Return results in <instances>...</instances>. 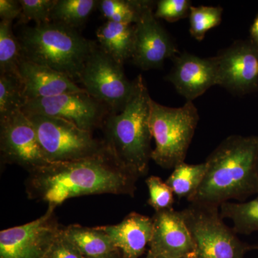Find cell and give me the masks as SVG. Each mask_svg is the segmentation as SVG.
Instances as JSON below:
<instances>
[{
	"label": "cell",
	"mask_w": 258,
	"mask_h": 258,
	"mask_svg": "<svg viewBox=\"0 0 258 258\" xmlns=\"http://www.w3.org/2000/svg\"><path fill=\"white\" fill-rule=\"evenodd\" d=\"M144 258H161L159 257H155V256H153L152 254H147V255Z\"/></svg>",
	"instance_id": "obj_34"
},
{
	"label": "cell",
	"mask_w": 258,
	"mask_h": 258,
	"mask_svg": "<svg viewBox=\"0 0 258 258\" xmlns=\"http://www.w3.org/2000/svg\"><path fill=\"white\" fill-rule=\"evenodd\" d=\"M27 115L35 127L40 147L49 163L82 160L107 152L103 141L93 138L92 132L80 128L69 120Z\"/></svg>",
	"instance_id": "obj_6"
},
{
	"label": "cell",
	"mask_w": 258,
	"mask_h": 258,
	"mask_svg": "<svg viewBox=\"0 0 258 258\" xmlns=\"http://www.w3.org/2000/svg\"><path fill=\"white\" fill-rule=\"evenodd\" d=\"M200 115L193 102L171 108L150 102L149 127L155 142L152 159L163 169H174L184 162Z\"/></svg>",
	"instance_id": "obj_5"
},
{
	"label": "cell",
	"mask_w": 258,
	"mask_h": 258,
	"mask_svg": "<svg viewBox=\"0 0 258 258\" xmlns=\"http://www.w3.org/2000/svg\"><path fill=\"white\" fill-rule=\"evenodd\" d=\"M124 258H139L152 239V218L132 212L117 225L101 226Z\"/></svg>",
	"instance_id": "obj_17"
},
{
	"label": "cell",
	"mask_w": 258,
	"mask_h": 258,
	"mask_svg": "<svg viewBox=\"0 0 258 258\" xmlns=\"http://www.w3.org/2000/svg\"><path fill=\"white\" fill-rule=\"evenodd\" d=\"M252 42L258 47V16L254 20L250 30Z\"/></svg>",
	"instance_id": "obj_32"
},
{
	"label": "cell",
	"mask_w": 258,
	"mask_h": 258,
	"mask_svg": "<svg viewBox=\"0 0 258 258\" xmlns=\"http://www.w3.org/2000/svg\"><path fill=\"white\" fill-rule=\"evenodd\" d=\"M174 66L166 79L174 85L176 91L186 101L202 96L217 85V70L214 57L201 58L184 52L176 55Z\"/></svg>",
	"instance_id": "obj_15"
},
{
	"label": "cell",
	"mask_w": 258,
	"mask_h": 258,
	"mask_svg": "<svg viewBox=\"0 0 258 258\" xmlns=\"http://www.w3.org/2000/svg\"><path fill=\"white\" fill-rule=\"evenodd\" d=\"M12 22H0V75L18 76L19 66L23 59L21 45L15 36Z\"/></svg>",
	"instance_id": "obj_23"
},
{
	"label": "cell",
	"mask_w": 258,
	"mask_h": 258,
	"mask_svg": "<svg viewBox=\"0 0 258 258\" xmlns=\"http://www.w3.org/2000/svg\"><path fill=\"white\" fill-rule=\"evenodd\" d=\"M123 66L93 42L80 77L83 89L113 113L124 108L135 87L134 81H129L125 76Z\"/></svg>",
	"instance_id": "obj_8"
},
{
	"label": "cell",
	"mask_w": 258,
	"mask_h": 258,
	"mask_svg": "<svg viewBox=\"0 0 258 258\" xmlns=\"http://www.w3.org/2000/svg\"><path fill=\"white\" fill-rule=\"evenodd\" d=\"M64 235L85 257H95L118 250L106 232L99 227L71 225L64 227Z\"/></svg>",
	"instance_id": "obj_19"
},
{
	"label": "cell",
	"mask_w": 258,
	"mask_h": 258,
	"mask_svg": "<svg viewBox=\"0 0 258 258\" xmlns=\"http://www.w3.org/2000/svg\"><path fill=\"white\" fill-rule=\"evenodd\" d=\"M223 9L220 7L191 6L189 12V31L198 41L205 38L209 30L222 22Z\"/></svg>",
	"instance_id": "obj_26"
},
{
	"label": "cell",
	"mask_w": 258,
	"mask_h": 258,
	"mask_svg": "<svg viewBox=\"0 0 258 258\" xmlns=\"http://www.w3.org/2000/svg\"><path fill=\"white\" fill-rule=\"evenodd\" d=\"M98 3L96 0H57L51 21L78 30L98 8Z\"/></svg>",
	"instance_id": "obj_22"
},
{
	"label": "cell",
	"mask_w": 258,
	"mask_h": 258,
	"mask_svg": "<svg viewBox=\"0 0 258 258\" xmlns=\"http://www.w3.org/2000/svg\"><path fill=\"white\" fill-rule=\"evenodd\" d=\"M257 249H258V247H257Z\"/></svg>",
	"instance_id": "obj_35"
},
{
	"label": "cell",
	"mask_w": 258,
	"mask_h": 258,
	"mask_svg": "<svg viewBox=\"0 0 258 258\" xmlns=\"http://www.w3.org/2000/svg\"><path fill=\"white\" fill-rule=\"evenodd\" d=\"M98 45L117 62L123 66L132 59L135 45V25L107 21L96 30Z\"/></svg>",
	"instance_id": "obj_18"
},
{
	"label": "cell",
	"mask_w": 258,
	"mask_h": 258,
	"mask_svg": "<svg viewBox=\"0 0 258 258\" xmlns=\"http://www.w3.org/2000/svg\"><path fill=\"white\" fill-rule=\"evenodd\" d=\"M22 13L18 25H25L30 21L38 24L50 23L51 13L57 0H19Z\"/></svg>",
	"instance_id": "obj_27"
},
{
	"label": "cell",
	"mask_w": 258,
	"mask_h": 258,
	"mask_svg": "<svg viewBox=\"0 0 258 258\" xmlns=\"http://www.w3.org/2000/svg\"><path fill=\"white\" fill-rule=\"evenodd\" d=\"M207 171L206 163L189 164L181 163L173 169L166 184L178 198H191L203 182Z\"/></svg>",
	"instance_id": "obj_21"
},
{
	"label": "cell",
	"mask_w": 258,
	"mask_h": 258,
	"mask_svg": "<svg viewBox=\"0 0 258 258\" xmlns=\"http://www.w3.org/2000/svg\"><path fill=\"white\" fill-rule=\"evenodd\" d=\"M154 2L144 1L135 24V45L132 60L134 66L143 71L160 69L166 60H173L178 55L175 43L154 16Z\"/></svg>",
	"instance_id": "obj_12"
},
{
	"label": "cell",
	"mask_w": 258,
	"mask_h": 258,
	"mask_svg": "<svg viewBox=\"0 0 258 258\" xmlns=\"http://www.w3.org/2000/svg\"><path fill=\"white\" fill-rule=\"evenodd\" d=\"M26 102L18 76L0 75V118L22 111Z\"/></svg>",
	"instance_id": "obj_24"
},
{
	"label": "cell",
	"mask_w": 258,
	"mask_h": 258,
	"mask_svg": "<svg viewBox=\"0 0 258 258\" xmlns=\"http://www.w3.org/2000/svg\"><path fill=\"white\" fill-rule=\"evenodd\" d=\"M84 258H124L120 253L119 250H115L114 252H111V253L105 254V255L99 256V257H85Z\"/></svg>",
	"instance_id": "obj_33"
},
{
	"label": "cell",
	"mask_w": 258,
	"mask_h": 258,
	"mask_svg": "<svg viewBox=\"0 0 258 258\" xmlns=\"http://www.w3.org/2000/svg\"><path fill=\"white\" fill-rule=\"evenodd\" d=\"M23 57L79 82L92 48L76 29L54 22L24 26L18 33Z\"/></svg>",
	"instance_id": "obj_4"
},
{
	"label": "cell",
	"mask_w": 258,
	"mask_h": 258,
	"mask_svg": "<svg viewBox=\"0 0 258 258\" xmlns=\"http://www.w3.org/2000/svg\"><path fill=\"white\" fill-rule=\"evenodd\" d=\"M143 4L142 0H101L98 8L107 21L135 25Z\"/></svg>",
	"instance_id": "obj_25"
},
{
	"label": "cell",
	"mask_w": 258,
	"mask_h": 258,
	"mask_svg": "<svg viewBox=\"0 0 258 258\" xmlns=\"http://www.w3.org/2000/svg\"><path fill=\"white\" fill-rule=\"evenodd\" d=\"M205 163L206 174L189 203L220 208L258 195V136H230Z\"/></svg>",
	"instance_id": "obj_2"
},
{
	"label": "cell",
	"mask_w": 258,
	"mask_h": 258,
	"mask_svg": "<svg viewBox=\"0 0 258 258\" xmlns=\"http://www.w3.org/2000/svg\"><path fill=\"white\" fill-rule=\"evenodd\" d=\"M148 254L161 258H196V247L181 211L155 212Z\"/></svg>",
	"instance_id": "obj_14"
},
{
	"label": "cell",
	"mask_w": 258,
	"mask_h": 258,
	"mask_svg": "<svg viewBox=\"0 0 258 258\" xmlns=\"http://www.w3.org/2000/svg\"><path fill=\"white\" fill-rule=\"evenodd\" d=\"M0 152L5 162L18 164L29 173L49 164L31 120L22 111L0 118Z\"/></svg>",
	"instance_id": "obj_11"
},
{
	"label": "cell",
	"mask_w": 258,
	"mask_h": 258,
	"mask_svg": "<svg viewBox=\"0 0 258 258\" xmlns=\"http://www.w3.org/2000/svg\"><path fill=\"white\" fill-rule=\"evenodd\" d=\"M20 1L16 0H0V18L3 21L12 22L19 19L22 13Z\"/></svg>",
	"instance_id": "obj_31"
},
{
	"label": "cell",
	"mask_w": 258,
	"mask_h": 258,
	"mask_svg": "<svg viewBox=\"0 0 258 258\" xmlns=\"http://www.w3.org/2000/svg\"><path fill=\"white\" fill-rule=\"evenodd\" d=\"M134 81L133 95L124 108L118 113L111 112L101 127L107 152L120 167L139 179L147 174L152 159V98L142 74Z\"/></svg>",
	"instance_id": "obj_3"
},
{
	"label": "cell",
	"mask_w": 258,
	"mask_h": 258,
	"mask_svg": "<svg viewBox=\"0 0 258 258\" xmlns=\"http://www.w3.org/2000/svg\"><path fill=\"white\" fill-rule=\"evenodd\" d=\"M181 212L196 247V258H244L253 248L225 225L218 207L190 203Z\"/></svg>",
	"instance_id": "obj_7"
},
{
	"label": "cell",
	"mask_w": 258,
	"mask_h": 258,
	"mask_svg": "<svg viewBox=\"0 0 258 258\" xmlns=\"http://www.w3.org/2000/svg\"><path fill=\"white\" fill-rule=\"evenodd\" d=\"M22 111L25 114L45 115L72 122L80 128L92 132L102 126L109 108L86 91L68 93L58 96L26 102Z\"/></svg>",
	"instance_id": "obj_9"
},
{
	"label": "cell",
	"mask_w": 258,
	"mask_h": 258,
	"mask_svg": "<svg viewBox=\"0 0 258 258\" xmlns=\"http://www.w3.org/2000/svg\"><path fill=\"white\" fill-rule=\"evenodd\" d=\"M137 179L107 152L82 160L49 163L29 173L25 186L29 198L56 208L69 199L85 195L133 197Z\"/></svg>",
	"instance_id": "obj_1"
},
{
	"label": "cell",
	"mask_w": 258,
	"mask_h": 258,
	"mask_svg": "<svg viewBox=\"0 0 258 258\" xmlns=\"http://www.w3.org/2000/svg\"><path fill=\"white\" fill-rule=\"evenodd\" d=\"M42 258H84L64 235L63 228L50 248Z\"/></svg>",
	"instance_id": "obj_30"
},
{
	"label": "cell",
	"mask_w": 258,
	"mask_h": 258,
	"mask_svg": "<svg viewBox=\"0 0 258 258\" xmlns=\"http://www.w3.org/2000/svg\"><path fill=\"white\" fill-rule=\"evenodd\" d=\"M222 219L233 224L236 234L250 235L258 232V195L253 200L244 203L227 202L220 206Z\"/></svg>",
	"instance_id": "obj_20"
},
{
	"label": "cell",
	"mask_w": 258,
	"mask_h": 258,
	"mask_svg": "<svg viewBox=\"0 0 258 258\" xmlns=\"http://www.w3.org/2000/svg\"><path fill=\"white\" fill-rule=\"evenodd\" d=\"M18 77L27 101L63 93L86 91L64 75L25 57L20 61Z\"/></svg>",
	"instance_id": "obj_16"
},
{
	"label": "cell",
	"mask_w": 258,
	"mask_h": 258,
	"mask_svg": "<svg viewBox=\"0 0 258 258\" xmlns=\"http://www.w3.org/2000/svg\"><path fill=\"white\" fill-rule=\"evenodd\" d=\"M146 184L149 194L148 203L155 212L173 209L174 192L166 181L158 176H152L146 180Z\"/></svg>",
	"instance_id": "obj_28"
},
{
	"label": "cell",
	"mask_w": 258,
	"mask_h": 258,
	"mask_svg": "<svg viewBox=\"0 0 258 258\" xmlns=\"http://www.w3.org/2000/svg\"><path fill=\"white\" fill-rule=\"evenodd\" d=\"M191 6L189 0H160L157 2L154 16L174 23L189 16Z\"/></svg>",
	"instance_id": "obj_29"
},
{
	"label": "cell",
	"mask_w": 258,
	"mask_h": 258,
	"mask_svg": "<svg viewBox=\"0 0 258 258\" xmlns=\"http://www.w3.org/2000/svg\"><path fill=\"white\" fill-rule=\"evenodd\" d=\"M214 58L218 86L237 95L245 94L257 87L258 47L252 41L235 42Z\"/></svg>",
	"instance_id": "obj_13"
},
{
	"label": "cell",
	"mask_w": 258,
	"mask_h": 258,
	"mask_svg": "<svg viewBox=\"0 0 258 258\" xmlns=\"http://www.w3.org/2000/svg\"><path fill=\"white\" fill-rule=\"evenodd\" d=\"M55 207L49 206L42 216L25 225L0 232V258H42L62 230Z\"/></svg>",
	"instance_id": "obj_10"
}]
</instances>
